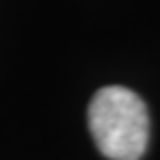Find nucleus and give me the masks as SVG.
Segmentation results:
<instances>
[{
    "label": "nucleus",
    "instance_id": "nucleus-1",
    "mask_svg": "<svg viewBox=\"0 0 160 160\" xmlns=\"http://www.w3.org/2000/svg\"><path fill=\"white\" fill-rule=\"evenodd\" d=\"M89 129L105 158L140 160L149 142L147 105L127 87H105L91 98Z\"/></svg>",
    "mask_w": 160,
    "mask_h": 160
}]
</instances>
